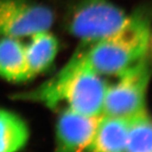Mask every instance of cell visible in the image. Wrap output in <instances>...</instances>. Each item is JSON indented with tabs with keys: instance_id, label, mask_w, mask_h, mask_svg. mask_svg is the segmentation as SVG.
Segmentation results:
<instances>
[{
	"instance_id": "cell-4",
	"label": "cell",
	"mask_w": 152,
	"mask_h": 152,
	"mask_svg": "<svg viewBox=\"0 0 152 152\" xmlns=\"http://www.w3.org/2000/svg\"><path fill=\"white\" fill-rule=\"evenodd\" d=\"M107 85L102 114L131 119L145 112V97L150 79L148 58L121 73Z\"/></svg>"
},
{
	"instance_id": "cell-11",
	"label": "cell",
	"mask_w": 152,
	"mask_h": 152,
	"mask_svg": "<svg viewBox=\"0 0 152 152\" xmlns=\"http://www.w3.org/2000/svg\"><path fill=\"white\" fill-rule=\"evenodd\" d=\"M124 152H152V123L146 111L130 119Z\"/></svg>"
},
{
	"instance_id": "cell-9",
	"label": "cell",
	"mask_w": 152,
	"mask_h": 152,
	"mask_svg": "<svg viewBox=\"0 0 152 152\" xmlns=\"http://www.w3.org/2000/svg\"><path fill=\"white\" fill-rule=\"evenodd\" d=\"M130 119L102 114L89 152H124Z\"/></svg>"
},
{
	"instance_id": "cell-6",
	"label": "cell",
	"mask_w": 152,
	"mask_h": 152,
	"mask_svg": "<svg viewBox=\"0 0 152 152\" xmlns=\"http://www.w3.org/2000/svg\"><path fill=\"white\" fill-rule=\"evenodd\" d=\"M102 115L87 116L60 110L53 152H89Z\"/></svg>"
},
{
	"instance_id": "cell-3",
	"label": "cell",
	"mask_w": 152,
	"mask_h": 152,
	"mask_svg": "<svg viewBox=\"0 0 152 152\" xmlns=\"http://www.w3.org/2000/svg\"><path fill=\"white\" fill-rule=\"evenodd\" d=\"M127 19L110 0H79L69 12L66 27L82 46H89L116 33Z\"/></svg>"
},
{
	"instance_id": "cell-5",
	"label": "cell",
	"mask_w": 152,
	"mask_h": 152,
	"mask_svg": "<svg viewBox=\"0 0 152 152\" xmlns=\"http://www.w3.org/2000/svg\"><path fill=\"white\" fill-rule=\"evenodd\" d=\"M54 21L53 12L33 0H0V38L29 37L49 30Z\"/></svg>"
},
{
	"instance_id": "cell-2",
	"label": "cell",
	"mask_w": 152,
	"mask_h": 152,
	"mask_svg": "<svg viewBox=\"0 0 152 152\" xmlns=\"http://www.w3.org/2000/svg\"><path fill=\"white\" fill-rule=\"evenodd\" d=\"M151 15L149 7L139 8L114 34L91 46H81L93 69L101 76L118 77L148 58Z\"/></svg>"
},
{
	"instance_id": "cell-7",
	"label": "cell",
	"mask_w": 152,
	"mask_h": 152,
	"mask_svg": "<svg viewBox=\"0 0 152 152\" xmlns=\"http://www.w3.org/2000/svg\"><path fill=\"white\" fill-rule=\"evenodd\" d=\"M0 77L12 83H23L33 78L24 44L19 39L0 38Z\"/></svg>"
},
{
	"instance_id": "cell-1",
	"label": "cell",
	"mask_w": 152,
	"mask_h": 152,
	"mask_svg": "<svg viewBox=\"0 0 152 152\" xmlns=\"http://www.w3.org/2000/svg\"><path fill=\"white\" fill-rule=\"evenodd\" d=\"M107 85L88 64L81 46L55 75L31 91L15 94L14 99L40 104L51 110L100 116Z\"/></svg>"
},
{
	"instance_id": "cell-10",
	"label": "cell",
	"mask_w": 152,
	"mask_h": 152,
	"mask_svg": "<svg viewBox=\"0 0 152 152\" xmlns=\"http://www.w3.org/2000/svg\"><path fill=\"white\" fill-rule=\"evenodd\" d=\"M29 137L25 121L13 112L0 108V152H19Z\"/></svg>"
},
{
	"instance_id": "cell-8",
	"label": "cell",
	"mask_w": 152,
	"mask_h": 152,
	"mask_svg": "<svg viewBox=\"0 0 152 152\" xmlns=\"http://www.w3.org/2000/svg\"><path fill=\"white\" fill-rule=\"evenodd\" d=\"M29 37L24 47L29 71L35 77L53 64L59 52V42L49 30L39 31Z\"/></svg>"
}]
</instances>
